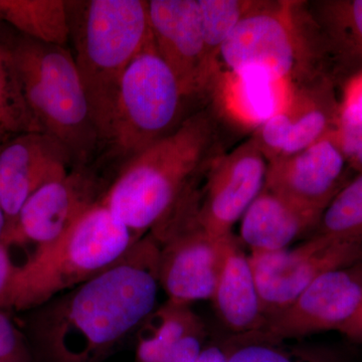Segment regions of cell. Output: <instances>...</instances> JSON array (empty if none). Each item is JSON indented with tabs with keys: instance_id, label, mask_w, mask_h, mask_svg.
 <instances>
[{
	"instance_id": "obj_32",
	"label": "cell",
	"mask_w": 362,
	"mask_h": 362,
	"mask_svg": "<svg viewBox=\"0 0 362 362\" xmlns=\"http://www.w3.org/2000/svg\"><path fill=\"white\" fill-rule=\"evenodd\" d=\"M345 104L351 105V106L362 110V78L351 88V90L347 94Z\"/></svg>"
},
{
	"instance_id": "obj_5",
	"label": "cell",
	"mask_w": 362,
	"mask_h": 362,
	"mask_svg": "<svg viewBox=\"0 0 362 362\" xmlns=\"http://www.w3.org/2000/svg\"><path fill=\"white\" fill-rule=\"evenodd\" d=\"M26 107L40 132L86 168L102 144L73 52L21 37L9 45Z\"/></svg>"
},
{
	"instance_id": "obj_15",
	"label": "cell",
	"mask_w": 362,
	"mask_h": 362,
	"mask_svg": "<svg viewBox=\"0 0 362 362\" xmlns=\"http://www.w3.org/2000/svg\"><path fill=\"white\" fill-rule=\"evenodd\" d=\"M71 165L68 151L40 131L23 133L0 145V206L8 230L28 199L40 187L68 175Z\"/></svg>"
},
{
	"instance_id": "obj_24",
	"label": "cell",
	"mask_w": 362,
	"mask_h": 362,
	"mask_svg": "<svg viewBox=\"0 0 362 362\" xmlns=\"http://www.w3.org/2000/svg\"><path fill=\"white\" fill-rule=\"evenodd\" d=\"M32 131L39 129L26 107L8 45L0 42V145Z\"/></svg>"
},
{
	"instance_id": "obj_14",
	"label": "cell",
	"mask_w": 362,
	"mask_h": 362,
	"mask_svg": "<svg viewBox=\"0 0 362 362\" xmlns=\"http://www.w3.org/2000/svg\"><path fill=\"white\" fill-rule=\"evenodd\" d=\"M268 163L265 188L319 218L344 187L346 158L334 131L295 156Z\"/></svg>"
},
{
	"instance_id": "obj_28",
	"label": "cell",
	"mask_w": 362,
	"mask_h": 362,
	"mask_svg": "<svg viewBox=\"0 0 362 362\" xmlns=\"http://www.w3.org/2000/svg\"><path fill=\"white\" fill-rule=\"evenodd\" d=\"M204 327L187 333L169 351L164 362H197L204 349Z\"/></svg>"
},
{
	"instance_id": "obj_31",
	"label": "cell",
	"mask_w": 362,
	"mask_h": 362,
	"mask_svg": "<svg viewBox=\"0 0 362 362\" xmlns=\"http://www.w3.org/2000/svg\"><path fill=\"white\" fill-rule=\"evenodd\" d=\"M338 331L351 341L362 343V299L356 312Z\"/></svg>"
},
{
	"instance_id": "obj_25",
	"label": "cell",
	"mask_w": 362,
	"mask_h": 362,
	"mask_svg": "<svg viewBox=\"0 0 362 362\" xmlns=\"http://www.w3.org/2000/svg\"><path fill=\"white\" fill-rule=\"evenodd\" d=\"M255 4L252 0H197L207 59L216 74H220L221 45Z\"/></svg>"
},
{
	"instance_id": "obj_27",
	"label": "cell",
	"mask_w": 362,
	"mask_h": 362,
	"mask_svg": "<svg viewBox=\"0 0 362 362\" xmlns=\"http://www.w3.org/2000/svg\"><path fill=\"white\" fill-rule=\"evenodd\" d=\"M6 311L0 309V362H33L25 337Z\"/></svg>"
},
{
	"instance_id": "obj_19",
	"label": "cell",
	"mask_w": 362,
	"mask_h": 362,
	"mask_svg": "<svg viewBox=\"0 0 362 362\" xmlns=\"http://www.w3.org/2000/svg\"><path fill=\"white\" fill-rule=\"evenodd\" d=\"M290 85L263 69L251 66L228 71L226 82L218 76L209 94L214 95L218 107H226L233 118L257 128L282 108Z\"/></svg>"
},
{
	"instance_id": "obj_21",
	"label": "cell",
	"mask_w": 362,
	"mask_h": 362,
	"mask_svg": "<svg viewBox=\"0 0 362 362\" xmlns=\"http://www.w3.org/2000/svg\"><path fill=\"white\" fill-rule=\"evenodd\" d=\"M140 327L135 362H164L180 338L204 326L189 305L168 301Z\"/></svg>"
},
{
	"instance_id": "obj_4",
	"label": "cell",
	"mask_w": 362,
	"mask_h": 362,
	"mask_svg": "<svg viewBox=\"0 0 362 362\" xmlns=\"http://www.w3.org/2000/svg\"><path fill=\"white\" fill-rule=\"evenodd\" d=\"M140 239L97 202L62 237L18 265L4 309L39 308L110 268Z\"/></svg>"
},
{
	"instance_id": "obj_11",
	"label": "cell",
	"mask_w": 362,
	"mask_h": 362,
	"mask_svg": "<svg viewBox=\"0 0 362 362\" xmlns=\"http://www.w3.org/2000/svg\"><path fill=\"white\" fill-rule=\"evenodd\" d=\"M233 237H214L192 223L157 240L159 284L168 302L190 305L211 300Z\"/></svg>"
},
{
	"instance_id": "obj_9",
	"label": "cell",
	"mask_w": 362,
	"mask_h": 362,
	"mask_svg": "<svg viewBox=\"0 0 362 362\" xmlns=\"http://www.w3.org/2000/svg\"><path fill=\"white\" fill-rule=\"evenodd\" d=\"M249 256L267 320L323 274L361 262L362 244L313 235L297 247Z\"/></svg>"
},
{
	"instance_id": "obj_18",
	"label": "cell",
	"mask_w": 362,
	"mask_h": 362,
	"mask_svg": "<svg viewBox=\"0 0 362 362\" xmlns=\"http://www.w3.org/2000/svg\"><path fill=\"white\" fill-rule=\"evenodd\" d=\"M223 324L235 335L261 330L266 323L250 256L233 237L211 298Z\"/></svg>"
},
{
	"instance_id": "obj_26",
	"label": "cell",
	"mask_w": 362,
	"mask_h": 362,
	"mask_svg": "<svg viewBox=\"0 0 362 362\" xmlns=\"http://www.w3.org/2000/svg\"><path fill=\"white\" fill-rule=\"evenodd\" d=\"M337 132L338 143L346 161L362 170V110L344 104Z\"/></svg>"
},
{
	"instance_id": "obj_2",
	"label": "cell",
	"mask_w": 362,
	"mask_h": 362,
	"mask_svg": "<svg viewBox=\"0 0 362 362\" xmlns=\"http://www.w3.org/2000/svg\"><path fill=\"white\" fill-rule=\"evenodd\" d=\"M218 112L202 110L123 164L100 202L143 238L168 220L223 153Z\"/></svg>"
},
{
	"instance_id": "obj_12",
	"label": "cell",
	"mask_w": 362,
	"mask_h": 362,
	"mask_svg": "<svg viewBox=\"0 0 362 362\" xmlns=\"http://www.w3.org/2000/svg\"><path fill=\"white\" fill-rule=\"evenodd\" d=\"M148 13L157 52L185 97L209 94L220 74L207 59L197 0H150Z\"/></svg>"
},
{
	"instance_id": "obj_16",
	"label": "cell",
	"mask_w": 362,
	"mask_h": 362,
	"mask_svg": "<svg viewBox=\"0 0 362 362\" xmlns=\"http://www.w3.org/2000/svg\"><path fill=\"white\" fill-rule=\"evenodd\" d=\"M293 85L282 108L252 135L268 162L295 156L333 131L334 110L325 86L316 78Z\"/></svg>"
},
{
	"instance_id": "obj_29",
	"label": "cell",
	"mask_w": 362,
	"mask_h": 362,
	"mask_svg": "<svg viewBox=\"0 0 362 362\" xmlns=\"http://www.w3.org/2000/svg\"><path fill=\"white\" fill-rule=\"evenodd\" d=\"M337 16L341 20L342 25L349 28L352 39L356 45L362 49V0L337 4Z\"/></svg>"
},
{
	"instance_id": "obj_30",
	"label": "cell",
	"mask_w": 362,
	"mask_h": 362,
	"mask_svg": "<svg viewBox=\"0 0 362 362\" xmlns=\"http://www.w3.org/2000/svg\"><path fill=\"white\" fill-rule=\"evenodd\" d=\"M16 269L18 265L13 263L11 247L4 242H0V309L6 307Z\"/></svg>"
},
{
	"instance_id": "obj_20",
	"label": "cell",
	"mask_w": 362,
	"mask_h": 362,
	"mask_svg": "<svg viewBox=\"0 0 362 362\" xmlns=\"http://www.w3.org/2000/svg\"><path fill=\"white\" fill-rule=\"evenodd\" d=\"M0 21L42 44L66 47L70 40V14L64 0H0Z\"/></svg>"
},
{
	"instance_id": "obj_10",
	"label": "cell",
	"mask_w": 362,
	"mask_h": 362,
	"mask_svg": "<svg viewBox=\"0 0 362 362\" xmlns=\"http://www.w3.org/2000/svg\"><path fill=\"white\" fill-rule=\"evenodd\" d=\"M362 299V261L317 278L284 310L267 319L261 330L268 339H299L339 330Z\"/></svg>"
},
{
	"instance_id": "obj_3",
	"label": "cell",
	"mask_w": 362,
	"mask_h": 362,
	"mask_svg": "<svg viewBox=\"0 0 362 362\" xmlns=\"http://www.w3.org/2000/svg\"><path fill=\"white\" fill-rule=\"evenodd\" d=\"M68 7L74 59L104 147L124 73L152 39L148 1H68Z\"/></svg>"
},
{
	"instance_id": "obj_17",
	"label": "cell",
	"mask_w": 362,
	"mask_h": 362,
	"mask_svg": "<svg viewBox=\"0 0 362 362\" xmlns=\"http://www.w3.org/2000/svg\"><path fill=\"white\" fill-rule=\"evenodd\" d=\"M319 221V216L264 187L240 218L239 240L251 252L279 251L314 232Z\"/></svg>"
},
{
	"instance_id": "obj_22",
	"label": "cell",
	"mask_w": 362,
	"mask_h": 362,
	"mask_svg": "<svg viewBox=\"0 0 362 362\" xmlns=\"http://www.w3.org/2000/svg\"><path fill=\"white\" fill-rule=\"evenodd\" d=\"M223 345L226 362H339L329 350L287 344L259 332L233 335Z\"/></svg>"
},
{
	"instance_id": "obj_23",
	"label": "cell",
	"mask_w": 362,
	"mask_h": 362,
	"mask_svg": "<svg viewBox=\"0 0 362 362\" xmlns=\"http://www.w3.org/2000/svg\"><path fill=\"white\" fill-rule=\"evenodd\" d=\"M313 235L362 244V173L335 195Z\"/></svg>"
},
{
	"instance_id": "obj_33",
	"label": "cell",
	"mask_w": 362,
	"mask_h": 362,
	"mask_svg": "<svg viewBox=\"0 0 362 362\" xmlns=\"http://www.w3.org/2000/svg\"><path fill=\"white\" fill-rule=\"evenodd\" d=\"M7 230H8V221H7L4 209L0 206V242H4Z\"/></svg>"
},
{
	"instance_id": "obj_13",
	"label": "cell",
	"mask_w": 362,
	"mask_h": 362,
	"mask_svg": "<svg viewBox=\"0 0 362 362\" xmlns=\"http://www.w3.org/2000/svg\"><path fill=\"white\" fill-rule=\"evenodd\" d=\"M97 192V181L86 168L71 169L68 175L40 187L28 199L4 242L11 247L33 245V251L49 246L101 199Z\"/></svg>"
},
{
	"instance_id": "obj_6",
	"label": "cell",
	"mask_w": 362,
	"mask_h": 362,
	"mask_svg": "<svg viewBox=\"0 0 362 362\" xmlns=\"http://www.w3.org/2000/svg\"><path fill=\"white\" fill-rule=\"evenodd\" d=\"M183 94L175 73L157 52L153 37L124 73L108 143L123 161L175 132L185 120Z\"/></svg>"
},
{
	"instance_id": "obj_7",
	"label": "cell",
	"mask_w": 362,
	"mask_h": 362,
	"mask_svg": "<svg viewBox=\"0 0 362 362\" xmlns=\"http://www.w3.org/2000/svg\"><path fill=\"white\" fill-rule=\"evenodd\" d=\"M297 1H256L221 45L218 62L228 71L263 69L291 84L306 74Z\"/></svg>"
},
{
	"instance_id": "obj_1",
	"label": "cell",
	"mask_w": 362,
	"mask_h": 362,
	"mask_svg": "<svg viewBox=\"0 0 362 362\" xmlns=\"http://www.w3.org/2000/svg\"><path fill=\"white\" fill-rule=\"evenodd\" d=\"M159 252L147 233L110 268L39 307L30 330L45 358L101 362L140 327L156 310Z\"/></svg>"
},
{
	"instance_id": "obj_8",
	"label": "cell",
	"mask_w": 362,
	"mask_h": 362,
	"mask_svg": "<svg viewBox=\"0 0 362 362\" xmlns=\"http://www.w3.org/2000/svg\"><path fill=\"white\" fill-rule=\"evenodd\" d=\"M268 160L255 138L216 157L195 187L192 221L214 237L226 238L266 185Z\"/></svg>"
}]
</instances>
